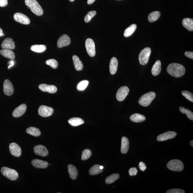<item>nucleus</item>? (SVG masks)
<instances>
[{"instance_id":"f257e3e1","label":"nucleus","mask_w":193,"mask_h":193,"mask_svg":"<svg viewBox=\"0 0 193 193\" xmlns=\"http://www.w3.org/2000/svg\"><path fill=\"white\" fill-rule=\"evenodd\" d=\"M169 74L176 78H179L184 75L186 70L183 65L181 64L173 63L169 64L167 68Z\"/></svg>"},{"instance_id":"f03ea898","label":"nucleus","mask_w":193,"mask_h":193,"mask_svg":"<svg viewBox=\"0 0 193 193\" xmlns=\"http://www.w3.org/2000/svg\"><path fill=\"white\" fill-rule=\"evenodd\" d=\"M25 3L36 15L39 16L43 15V9L36 0H25Z\"/></svg>"},{"instance_id":"7ed1b4c3","label":"nucleus","mask_w":193,"mask_h":193,"mask_svg":"<svg viewBox=\"0 0 193 193\" xmlns=\"http://www.w3.org/2000/svg\"><path fill=\"white\" fill-rule=\"evenodd\" d=\"M156 96V93L154 92H149L140 97L139 100V104L143 107H147L150 105Z\"/></svg>"},{"instance_id":"20e7f679","label":"nucleus","mask_w":193,"mask_h":193,"mask_svg":"<svg viewBox=\"0 0 193 193\" xmlns=\"http://www.w3.org/2000/svg\"><path fill=\"white\" fill-rule=\"evenodd\" d=\"M1 172L5 177L12 181H15L18 178V173L14 169L4 167L1 169Z\"/></svg>"},{"instance_id":"39448f33","label":"nucleus","mask_w":193,"mask_h":193,"mask_svg":"<svg viewBox=\"0 0 193 193\" xmlns=\"http://www.w3.org/2000/svg\"><path fill=\"white\" fill-rule=\"evenodd\" d=\"M169 169L174 171H181L184 169L183 162L180 160L175 159L171 160L167 164Z\"/></svg>"},{"instance_id":"423d86ee","label":"nucleus","mask_w":193,"mask_h":193,"mask_svg":"<svg viewBox=\"0 0 193 193\" xmlns=\"http://www.w3.org/2000/svg\"><path fill=\"white\" fill-rule=\"evenodd\" d=\"M151 50L150 48L146 47L144 49L139 55V61L140 64L145 65L149 61V57L151 55Z\"/></svg>"},{"instance_id":"0eeeda50","label":"nucleus","mask_w":193,"mask_h":193,"mask_svg":"<svg viewBox=\"0 0 193 193\" xmlns=\"http://www.w3.org/2000/svg\"><path fill=\"white\" fill-rule=\"evenodd\" d=\"M85 46L87 51L91 57H94L95 55V45L94 41L91 38L87 39Z\"/></svg>"},{"instance_id":"6e6552de","label":"nucleus","mask_w":193,"mask_h":193,"mask_svg":"<svg viewBox=\"0 0 193 193\" xmlns=\"http://www.w3.org/2000/svg\"><path fill=\"white\" fill-rule=\"evenodd\" d=\"M129 92V88L127 86H123L120 87L116 93V98L119 101H122L127 96Z\"/></svg>"},{"instance_id":"1a4fd4ad","label":"nucleus","mask_w":193,"mask_h":193,"mask_svg":"<svg viewBox=\"0 0 193 193\" xmlns=\"http://www.w3.org/2000/svg\"><path fill=\"white\" fill-rule=\"evenodd\" d=\"M53 113V109L48 106L41 105L38 109V113L40 116L44 117L51 116Z\"/></svg>"},{"instance_id":"9d476101","label":"nucleus","mask_w":193,"mask_h":193,"mask_svg":"<svg viewBox=\"0 0 193 193\" xmlns=\"http://www.w3.org/2000/svg\"><path fill=\"white\" fill-rule=\"evenodd\" d=\"M177 133L174 131H168L160 134L157 137V140L158 141H165L174 138L176 136Z\"/></svg>"},{"instance_id":"9b49d317","label":"nucleus","mask_w":193,"mask_h":193,"mask_svg":"<svg viewBox=\"0 0 193 193\" xmlns=\"http://www.w3.org/2000/svg\"><path fill=\"white\" fill-rule=\"evenodd\" d=\"M14 19L17 22L23 24H29L30 23L29 18L20 13H17L14 14Z\"/></svg>"},{"instance_id":"f8f14e48","label":"nucleus","mask_w":193,"mask_h":193,"mask_svg":"<svg viewBox=\"0 0 193 193\" xmlns=\"http://www.w3.org/2000/svg\"><path fill=\"white\" fill-rule=\"evenodd\" d=\"M3 91L5 94L8 96H10L14 92L13 85L8 79H6L4 82Z\"/></svg>"},{"instance_id":"ddd939ff","label":"nucleus","mask_w":193,"mask_h":193,"mask_svg":"<svg viewBox=\"0 0 193 193\" xmlns=\"http://www.w3.org/2000/svg\"><path fill=\"white\" fill-rule=\"evenodd\" d=\"M71 39L68 36L66 35H64L59 38L57 41V46L59 48L67 46L71 43Z\"/></svg>"},{"instance_id":"4468645a","label":"nucleus","mask_w":193,"mask_h":193,"mask_svg":"<svg viewBox=\"0 0 193 193\" xmlns=\"http://www.w3.org/2000/svg\"><path fill=\"white\" fill-rule=\"evenodd\" d=\"M9 149L10 154L13 156L16 157H19L21 156V149L20 147L17 143L13 142L10 144Z\"/></svg>"},{"instance_id":"2eb2a0df","label":"nucleus","mask_w":193,"mask_h":193,"mask_svg":"<svg viewBox=\"0 0 193 193\" xmlns=\"http://www.w3.org/2000/svg\"><path fill=\"white\" fill-rule=\"evenodd\" d=\"M34 152L36 155L42 157L47 156L49 153L47 149L44 146L38 145L34 148Z\"/></svg>"},{"instance_id":"dca6fc26","label":"nucleus","mask_w":193,"mask_h":193,"mask_svg":"<svg viewBox=\"0 0 193 193\" xmlns=\"http://www.w3.org/2000/svg\"><path fill=\"white\" fill-rule=\"evenodd\" d=\"M27 109V106L26 104H21L18 107L14 110L12 113V115L14 117H20L24 114Z\"/></svg>"},{"instance_id":"f3484780","label":"nucleus","mask_w":193,"mask_h":193,"mask_svg":"<svg viewBox=\"0 0 193 193\" xmlns=\"http://www.w3.org/2000/svg\"><path fill=\"white\" fill-rule=\"evenodd\" d=\"M39 88L41 91L50 93H55L57 91L56 87L52 85H49L46 84H41L39 85Z\"/></svg>"},{"instance_id":"a211bd4d","label":"nucleus","mask_w":193,"mask_h":193,"mask_svg":"<svg viewBox=\"0 0 193 193\" xmlns=\"http://www.w3.org/2000/svg\"><path fill=\"white\" fill-rule=\"evenodd\" d=\"M3 49L14 50L15 48V43L11 38H7L4 40L1 44Z\"/></svg>"},{"instance_id":"6ab92c4d","label":"nucleus","mask_w":193,"mask_h":193,"mask_svg":"<svg viewBox=\"0 0 193 193\" xmlns=\"http://www.w3.org/2000/svg\"><path fill=\"white\" fill-rule=\"evenodd\" d=\"M31 163L33 167L38 169H46L48 166L47 162L37 159L32 160Z\"/></svg>"},{"instance_id":"aec40b11","label":"nucleus","mask_w":193,"mask_h":193,"mask_svg":"<svg viewBox=\"0 0 193 193\" xmlns=\"http://www.w3.org/2000/svg\"><path fill=\"white\" fill-rule=\"evenodd\" d=\"M118 60L115 57L112 58L109 64L110 72L111 75H115L116 73L117 67H118Z\"/></svg>"},{"instance_id":"412c9836","label":"nucleus","mask_w":193,"mask_h":193,"mask_svg":"<svg viewBox=\"0 0 193 193\" xmlns=\"http://www.w3.org/2000/svg\"><path fill=\"white\" fill-rule=\"evenodd\" d=\"M129 141L128 139L126 137H122L121 140V152L123 154H126L129 151Z\"/></svg>"},{"instance_id":"4be33fe9","label":"nucleus","mask_w":193,"mask_h":193,"mask_svg":"<svg viewBox=\"0 0 193 193\" xmlns=\"http://www.w3.org/2000/svg\"><path fill=\"white\" fill-rule=\"evenodd\" d=\"M68 172L70 178L73 180H75L78 175V171L74 165L70 164L68 166Z\"/></svg>"},{"instance_id":"5701e85b","label":"nucleus","mask_w":193,"mask_h":193,"mask_svg":"<svg viewBox=\"0 0 193 193\" xmlns=\"http://www.w3.org/2000/svg\"><path fill=\"white\" fill-rule=\"evenodd\" d=\"M161 62L160 61H157L155 62L151 70V72L153 75L157 76L160 74L161 70Z\"/></svg>"},{"instance_id":"b1692460","label":"nucleus","mask_w":193,"mask_h":193,"mask_svg":"<svg viewBox=\"0 0 193 193\" xmlns=\"http://www.w3.org/2000/svg\"><path fill=\"white\" fill-rule=\"evenodd\" d=\"M182 24L184 27L190 31L193 30V20L190 18H185L182 21Z\"/></svg>"},{"instance_id":"393cba45","label":"nucleus","mask_w":193,"mask_h":193,"mask_svg":"<svg viewBox=\"0 0 193 193\" xmlns=\"http://www.w3.org/2000/svg\"><path fill=\"white\" fill-rule=\"evenodd\" d=\"M1 55L7 58L13 60L15 58V54L10 50L3 49L0 50Z\"/></svg>"},{"instance_id":"a878e982","label":"nucleus","mask_w":193,"mask_h":193,"mask_svg":"<svg viewBox=\"0 0 193 193\" xmlns=\"http://www.w3.org/2000/svg\"><path fill=\"white\" fill-rule=\"evenodd\" d=\"M130 119L133 122L140 123L146 120V117L143 115L135 113L130 117Z\"/></svg>"},{"instance_id":"bb28decb","label":"nucleus","mask_w":193,"mask_h":193,"mask_svg":"<svg viewBox=\"0 0 193 193\" xmlns=\"http://www.w3.org/2000/svg\"><path fill=\"white\" fill-rule=\"evenodd\" d=\"M72 58L75 70L77 71H81L83 69V64L79 57L77 55H74Z\"/></svg>"},{"instance_id":"cd10ccee","label":"nucleus","mask_w":193,"mask_h":193,"mask_svg":"<svg viewBox=\"0 0 193 193\" xmlns=\"http://www.w3.org/2000/svg\"><path fill=\"white\" fill-rule=\"evenodd\" d=\"M26 132L28 134L35 137H38L40 136L41 132L39 128L30 127H28L26 129Z\"/></svg>"},{"instance_id":"c85d7f7f","label":"nucleus","mask_w":193,"mask_h":193,"mask_svg":"<svg viewBox=\"0 0 193 193\" xmlns=\"http://www.w3.org/2000/svg\"><path fill=\"white\" fill-rule=\"evenodd\" d=\"M137 28V25L135 24H132L129 26V27L126 28L124 32V35L126 37L130 36L134 33Z\"/></svg>"},{"instance_id":"c756f323","label":"nucleus","mask_w":193,"mask_h":193,"mask_svg":"<svg viewBox=\"0 0 193 193\" xmlns=\"http://www.w3.org/2000/svg\"><path fill=\"white\" fill-rule=\"evenodd\" d=\"M68 122L70 125L73 126H78L84 123V121L82 119L78 117H74L70 119Z\"/></svg>"},{"instance_id":"7c9ffc66","label":"nucleus","mask_w":193,"mask_h":193,"mask_svg":"<svg viewBox=\"0 0 193 193\" xmlns=\"http://www.w3.org/2000/svg\"><path fill=\"white\" fill-rule=\"evenodd\" d=\"M32 51L36 53H42L46 50V47L44 45H34L30 47Z\"/></svg>"},{"instance_id":"2f4dec72","label":"nucleus","mask_w":193,"mask_h":193,"mask_svg":"<svg viewBox=\"0 0 193 193\" xmlns=\"http://www.w3.org/2000/svg\"><path fill=\"white\" fill-rule=\"evenodd\" d=\"M103 170L100 168V166L98 165L93 166L89 171V174L91 175H95L102 173Z\"/></svg>"},{"instance_id":"473e14b6","label":"nucleus","mask_w":193,"mask_h":193,"mask_svg":"<svg viewBox=\"0 0 193 193\" xmlns=\"http://www.w3.org/2000/svg\"><path fill=\"white\" fill-rule=\"evenodd\" d=\"M160 13L159 11L151 12L148 16V20L150 22H154L158 20L160 17Z\"/></svg>"},{"instance_id":"72a5a7b5","label":"nucleus","mask_w":193,"mask_h":193,"mask_svg":"<svg viewBox=\"0 0 193 193\" xmlns=\"http://www.w3.org/2000/svg\"><path fill=\"white\" fill-rule=\"evenodd\" d=\"M120 175L118 174H114L108 176L106 178L105 182L106 183L110 184L114 183L120 178Z\"/></svg>"},{"instance_id":"f704fd0d","label":"nucleus","mask_w":193,"mask_h":193,"mask_svg":"<svg viewBox=\"0 0 193 193\" xmlns=\"http://www.w3.org/2000/svg\"><path fill=\"white\" fill-rule=\"evenodd\" d=\"M180 110L183 114L186 115L187 117L190 120L193 121V113L190 110L185 109L184 107H180Z\"/></svg>"},{"instance_id":"c9c22d12","label":"nucleus","mask_w":193,"mask_h":193,"mask_svg":"<svg viewBox=\"0 0 193 193\" xmlns=\"http://www.w3.org/2000/svg\"><path fill=\"white\" fill-rule=\"evenodd\" d=\"M89 82L88 81L84 80L79 82L77 87V89L79 91H84L87 87Z\"/></svg>"},{"instance_id":"e433bc0d","label":"nucleus","mask_w":193,"mask_h":193,"mask_svg":"<svg viewBox=\"0 0 193 193\" xmlns=\"http://www.w3.org/2000/svg\"><path fill=\"white\" fill-rule=\"evenodd\" d=\"M92 152L89 149H86L83 151L81 159L82 160H86L89 159L91 156Z\"/></svg>"},{"instance_id":"4c0bfd02","label":"nucleus","mask_w":193,"mask_h":193,"mask_svg":"<svg viewBox=\"0 0 193 193\" xmlns=\"http://www.w3.org/2000/svg\"><path fill=\"white\" fill-rule=\"evenodd\" d=\"M46 64L50 66L53 69H56L58 66L57 61L54 59H48L46 61Z\"/></svg>"},{"instance_id":"58836bf2","label":"nucleus","mask_w":193,"mask_h":193,"mask_svg":"<svg viewBox=\"0 0 193 193\" xmlns=\"http://www.w3.org/2000/svg\"><path fill=\"white\" fill-rule=\"evenodd\" d=\"M96 14V12L95 10L91 11L89 12L86 16L84 18V21L86 23L89 22L91 21L92 18Z\"/></svg>"},{"instance_id":"ea45409f","label":"nucleus","mask_w":193,"mask_h":193,"mask_svg":"<svg viewBox=\"0 0 193 193\" xmlns=\"http://www.w3.org/2000/svg\"><path fill=\"white\" fill-rule=\"evenodd\" d=\"M182 94L187 100L193 102V95L190 92L187 91H183L182 92Z\"/></svg>"},{"instance_id":"a19ab883","label":"nucleus","mask_w":193,"mask_h":193,"mask_svg":"<svg viewBox=\"0 0 193 193\" xmlns=\"http://www.w3.org/2000/svg\"><path fill=\"white\" fill-rule=\"evenodd\" d=\"M167 193H185V191L181 189H171L167 191Z\"/></svg>"},{"instance_id":"79ce46f5","label":"nucleus","mask_w":193,"mask_h":193,"mask_svg":"<svg viewBox=\"0 0 193 193\" xmlns=\"http://www.w3.org/2000/svg\"><path fill=\"white\" fill-rule=\"evenodd\" d=\"M138 171L136 167L131 168L129 170V174L131 176H135L137 175Z\"/></svg>"},{"instance_id":"37998d69","label":"nucleus","mask_w":193,"mask_h":193,"mask_svg":"<svg viewBox=\"0 0 193 193\" xmlns=\"http://www.w3.org/2000/svg\"><path fill=\"white\" fill-rule=\"evenodd\" d=\"M139 167L140 170L143 171H145V169H146V166L145 164L142 162H140L139 163Z\"/></svg>"},{"instance_id":"c03bdc74","label":"nucleus","mask_w":193,"mask_h":193,"mask_svg":"<svg viewBox=\"0 0 193 193\" xmlns=\"http://www.w3.org/2000/svg\"><path fill=\"white\" fill-rule=\"evenodd\" d=\"M186 56L192 59H193V52H192L187 51L185 53Z\"/></svg>"},{"instance_id":"a18cd8bd","label":"nucleus","mask_w":193,"mask_h":193,"mask_svg":"<svg viewBox=\"0 0 193 193\" xmlns=\"http://www.w3.org/2000/svg\"><path fill=\"white\" fill-rule=\"evenodd\" d=\"M8 3V0H0V7L6 6Z\"/></svg>"},{"instance_id":"49530a36","label":"nucleus","mask_w":193,"mask_h":193,"mask_svg":"<svg viewBox=\"0 0 193 193\" xmlns=\"http://www.w3.org/2000/svg\"><path fill=\"white\" fill-rule=\"evenodd\" d=\"M95 0H88L87 3L88 4H91L94 2Z\"/></svg>"},{"instance_id":"de8ad7c7","label":"nucleus","mask_w":193,"mask_h":193,"mask_svg":"<svg viewBox=\"0 0 193 193\" xmlns=\"http://www.w3.org/2000/svg\"><path fill=\"white\" fill-rule=\"evenodd\" d=\"M14 61H10V66H9L8 68H10V67H12L13 66V65L14 64Z\"/></svg>"},{"instance_id":"09e8293b","label":"nucleus","mask_w":193,"mask_h":193,"mask_svg":"<svg viewBox=\"0 0 193 193\" xmlns=\"http://www.w3.org/2000/svg\"><path fill=\"white\" fill-rule=\"evenodd\" d=\"M3 33V30L0 28V37L2 36Z\"/></svg>"},{"instance_id":"8fccbe9b","label":"nucleus","mask_w":193,"mask_h":193,"mask_svg":"<svg viewBox=\"0 0 193 193\" xmlns=\"http://www.w3.org/2000/svg\"><path fill=\"white\" fill-rule=\"evenodd\" d=\"M190 144L191 146H192V147H193V140H192L190 142Z\"/></svg>"},{"instance_id":"3c124183","label":"nucleus","mask_w":193,"mask_h":193,"mask_svg":"<svg viewBox=\"0 0 193 193\" xmlns=\"http://www.w3.org/2000/svg\"><path fill=\"white\" fill-rule=\"evenodd\" d=\"M100 168L101 169H104V167L103 166H100Z\"/></svg>"},{"instance_id":"603ef678","label":"nucleus","mask_w":193,"mask_h":193,"mask_svg":"<svg viewBox=\"0 0 193 193\" xmlns=\"http://www.w3.org/2000/svg\"><path fill=\"white\" fill-rule=\"evenodd\" d=\"M75 1V0H70V1H71V2H73V1Z\"/></svg>"},{"instance_id":"864d4df0","label":"nucleus","mask_w":193,"mask_h":193,"mask_svg":"<svg viewBox=\"0 0 193 193\" xmlns=\"http://www.w3.org/2000/svg\"><path fill=\"white\" fill-rule=\"evenodd\" d=\"M4 35H4V33H3V35H2V36H4Z\"/></svg>"}]
</instances>
